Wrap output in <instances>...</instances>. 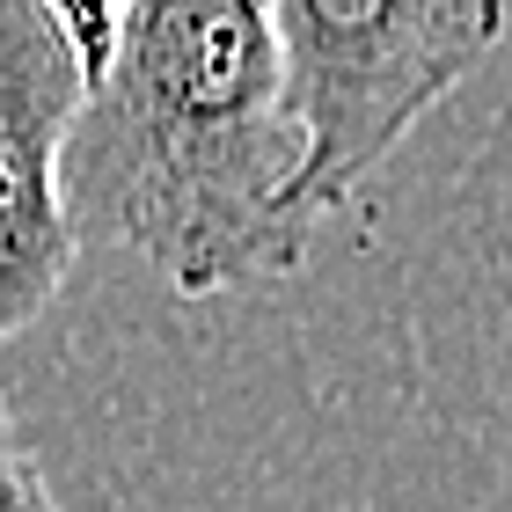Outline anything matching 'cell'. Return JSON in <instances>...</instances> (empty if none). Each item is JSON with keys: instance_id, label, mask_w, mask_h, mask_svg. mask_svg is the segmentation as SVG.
I'll return each instance as SVG.
<instances>
[{"instance_id": "5", "label": "cell", "mask_w": 512, "mask_h": 512, "mask_svg": "<svg viewBox=\"0 0 512 512\" xmlns=\"http://www.w3.org/2000/svg\"><path fill=\"white\" fill-rule=\"evenodd\" d=\"M0 512H59L52 483H44V469H37V454L22 447L15 425H8V403H0Z\"/></svg>"}, {"instance_id": "2", "label": "cell", "mask_w": 512, "mask_h": 512, "mask_svg": "<svg viewBox=\"0 0 512 512\" xmlns=\"http://www.w3.org/2000/svg\"><path fill=\"white\" fill-rule=\"evenodd\" d=\"M300 125V205L330 220L483 66L505 0H264Z\"/></svg>"}, {"instance_id": "1", "label": "cell", "mask_w": 512, "mask_h": 512, "mask_svg": "<svg viewBox=\"0 0 512 512\" xmlns=\"http://www.w3.org/2000/svg\"><path fill=\"white\" fill-rule=\"evenodd\" d=\"M66 220L125 242L183 300L308 264L300 125L264 0H132L59 161Z\"/></svg>"}, {"instance_id": "3", "label": "cell", "mask_w": 512, "mask_h": 512, "mask_svg": "<svg viewBox=\"0 0 512 512\" xmlns=\"http://www.w3.org/2000/svg\"><path fill=\"white\" fill-rule=\"evenodd\" d=\"M81 88L88 74L59 22L37 0H0V344L52 308L81 256L59 191Z\"/></svg>"}, {"instance_id": "4", "label": "cell", "mask_w": 512, "mask_h": 512, "mask_svg": "<svg viewBox=\"0 0 512 512\" xmlns=\"http://www.w3.org/2000/svg\"><path fill=\"white\" fill-rule=\"evenodd\" d=\"M44 15L59 22V37L74 44V59H81V74H96V66L110 59V37H118V22L132 0H37Z\"/></svg>"}]
</instances>
